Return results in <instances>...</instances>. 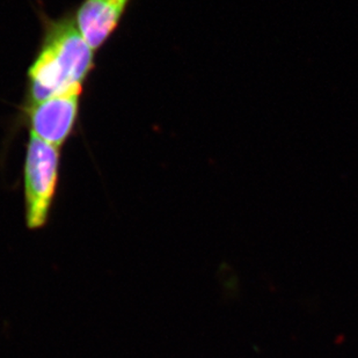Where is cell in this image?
<instances>
[{
    "label": "cell",
    "mask_w": 358,
    "mask_h": 358,
    "mask_svg": "<svg viewBox=\"0 0 358 358\" xmlns=\"http://www.w3.org/2000/svg\"><path fill=\"white\" fill-rule=\"evenodd\" d=\"M93 52L73 19L64 17L49 24L28 70L31 105L83 86L94 66Z\"/></svg>",
    "instance_id": "1"
},
{
    "label": "cell",
    "mask_w": 358,
    "mask_h": 358,
    "mask_svg": "<svg viewBox=\"0 0 358 358\" xmlns=\"http://www.w3.org/2000/svg\"><path fill=\"white\" fill-rule=\"evenodd\" d=\"M131 0H83L76 10V24L93 50H98L119 27Z\"/></svg>",
    "instance_id": "4"
},
{
    "label": "cell",
    "mask_w": 358,
    "mask_h": 358,
    "mask_svg": "<svg viewBox=\"0 0 358 358\" xmlns=\"http://www.w3.org/2000/svg\"><path fill=\"white\" fill-rule=\"evenodd\" d=\"M58 176V148L31 132L24 169V213L29 230H41L47 225L57 193Z\"/></svg>",
    "instance_id": "2"
},
{
    "label": "cell",
    "mask_w": 358,
    "mask_h": 358,
    "mask_svg": "<svg viewBox=\"0 0 358 358\" xmlns=\"http://www.w3.org/2000/svg\"><path fill=\"white\" fill-rule=\"evenodd\" d=\"M81 94L83 86H79L31 105L29 110L31 134L59 149L75 128Z\"/></svg>",
    "instance_id": "3"
}]
</instances>
